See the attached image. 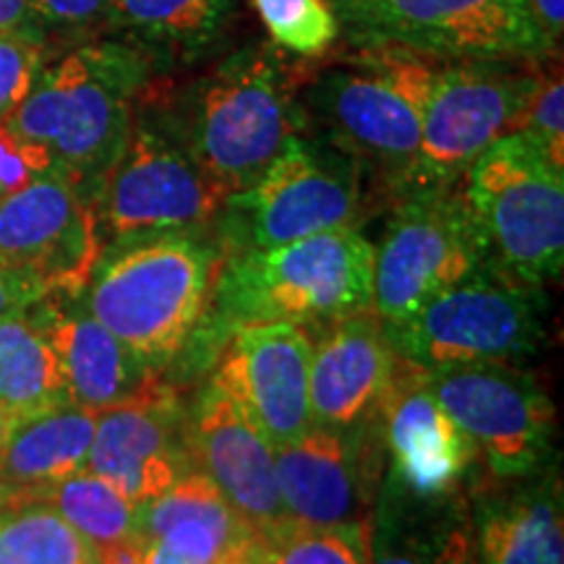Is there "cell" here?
<instances>
[{"instance_id": "obj_27", "label": "cell", "mask_w": 564, "mask_h": 564, "mask_svg": "<svg viewBox=\"0 0 564 564\" xmlns=\"http://www.w3.org/2000/svg\"><path fill=\"white\" fill-rule=\"evenodd\" d=\"M58 405H70L66 379L37 316L24 308L0 319V408L19 421Z\"/></svg>"}, {"instance_id": "obj_29", "label": "cell", "mask_w": 564, "mask_h": 564, "mask_svg": "<svg viewBox=\"0 0 564 564\" xmlns=\"http://www.w3.org/2000/svg\"><path fill=\"white\" fill-rule=\"evenodd\" d=\"M26 499H40L58 510L97 552L137 535V507L116 486L87 468L34 491Z\"/></svg>"}, {"instance_id": "obj_43", "label": "cell", "mask_w": 564, "mask_h": 564, "mask_svg": "<svg viewBox=\"0 0 564 564\" xmlns=\"http://www.w3.org/2000/svg\"><path fill=\"white\" fill-rule=\"evenodd\" d=\"M0 196H3V194H0Z\"/></svg>"}, {"instance_id": "obj_3", "label": "cell", "mask_w": 564, "mask_h": 564, "mask_svg": "<svg viewBox=\"0 0 564 564\" xmlns=\"http://www.w3.org/2000/svg\"><path fill=\"white\" fill-rule=\"evenodd\" d=\"M87 282V312L147 371L178 356L207 308L220 257L194 232L116 241Z\"/></svg>"}, {"instance_id": "obj_15", "label": "cell", "mask_w": 564, "mask_h": 564, "mask_svg": "<svg viewBox=\"0 0 564 564\" xmlns=\"http://www.w3.org/2000/svg\"><path fill=\"white\" fill-rule=\"evenodd\" d=\"M312 337L301 324H241L209 379L249 415L272 449L299 440L312 426Z\"/></svg>"}, {"instance_id": "obj_16", "label": "cell", "mask_w": 564, "mask_h": 564, "mask_svg": "<svg viewBox=\"0 0 564 564\" xmlns=\"http://www.w3.org/2000/svg\"><path fill=\"white\" fill-rule=\"evenodd\" d=\"M87 470L116 486L133 507L160 497L192 470L181 403L154 373L121 403L97 413Z\"/></svg>"}, {"instance_id": "obj_34", "label": "cell", "mask_w": 564, "mask_h": 564, "mask_svg": "<svg viewBox=\"0 0 564 564\" xmlns=\"http://www.w3.org/2000/svg\"><path fill=\"white\" fill-rule=\"evenodd\" d=\"M47 171H53V160L47 150L21 139L9 121L0 118V194L19 192Z\"/></svg>"}, {"instance_id": "obj_37", "label": "cell", "mask_w": 564, "mask_h": 564, "mask_svg": "<svg viewBox=\"0 0 564 564\" xmlns=\"http://www.w3.org/2000/svg\"><path fill=\"white\" fill-rule=\"evenodd\" d=\"M42 299L34 288L26 285V282H21L19 278H13L11 272L0 270V319L24 312V308H30L32 303Z\"/></svg>"}, {"instance_id": "obj_13", "label": "cell", "mask_w": 564, "mask_h": 564, "mask_svg": "<svg viewBox=\"0 0 564 564\" xmlns=\"http://www.w3.org/2000/svg\"><path fill=\"white\" fill-rule=\"evenodd\" d=\"M102 257L91 199L66 175L47 171L0 196V270L40 299L76 295Z\"/></svg>"}, {"instance_id": "obj_35", "label": "cell", "mask_w": 564, "mask_h": 564, "mask_svg": "<svg viewBox=\"0 0 564 564\" xmlns=\"http://www.w3.org/2000/svg\"><path fill=\"white\" fill-rule=\"evenodd\" d=\"M112 0H30L34 17L47 32L89 34L108 21Z\"/></svg>"}, {"instance_id": "obj_26", "label": "cell", "mask_w": 564, "mask_h": 564, "mask_svg": "<svg viewBox=\"0 0 564 564\" xmlns=\"http://www.w3.org/2000/svg\"><path fill=\"white\" fill-rule=\"evenodd\" d=\"M230 0H112L105 26L129 37L147 58L199 55L220 37Z\"/></svg>"}, {"instance_id": "obj_36", "label": "cell", "mask_w": 564, "mask_h": 564, "mask_svg": "<svg viewBox=\"0 0 564 564\" xmlns=\"http://www.w3.org/2000/svg\"><path fill=\"white\" fill-rule=\"evenodd\" d=\"M0 34H30L45 40L47 34L34 17L30 0H0Z\"/></svg>"}, {"instance_id": "obj_12", "label": "cell", "mask_w": 564, "mask_h": 564, "mask_svg": "<svg viewBox=\"0 0 564 564\" xmlns=\"http://www.w3.org/2000/svg\"><path fill=\"white\" fill-rule=\"evenodd\" d=\"M510 61H463L436 68L421 108V154L415 186L460 181L494 141L514 133L539 76Z\"/></svg>"}, {"instance_id": "obj_40", "label": "cell", "mask_w": 564, "mask_h": 564, "mask_svg": "<svg viewBox=\"0 0 564 564\" xmlns=\"http://www.w3.org/2000/svg\"><path fill=\"white\" fill-rule=\"evenodd\" d=\"M144 564H199V562H194V560H188V556L173 552V549L160 544V541H147Z\"/></svg>"}, {"instance_id": "obj_41", "label": "cell", "mask_w": 564, "mask_h": 564, "mask_svg": "<svg viewBox=\"0 0 564 564\" xmlns=\"http://www.w3.org/2000/svg\"><path fill=\"white\" fill-rule=\"evenodd\" d=\"M11 419H9V413L3 411V408H0V453H3V444H6V440H9V429H11Z\"/></svg>"}, {"instance_id": "obj_39", "label": "cell", "mask_w": 564, "mask_h": 564, "mask_svg": "<svg viewBox=\"0 0 564 564\" xmlns=\"http://www.w3.org/2000/svg\"><path fill=\"white\" fill-rule=\"evenodd\" d=\"M147 560V541L141 535L116 541L97 552V564H144Z\"/></svg>"}, {"instance_id": "obj_32", "label": "cell", "mask_w": 564, "mask_h": 564, "mask_svg": "<svg viewBox=\"0 0 564 564\" xmlns=\"http://www.w3.org/2000/svg\"><path fill=\"white\" fill-rule=\"evenodd\" d=\"M518 131L541 144L556 165L564 167V84L562 74H541L531 100H528ZM514 131V133H518Z\"/></svg>"}, {"instance_id": "obj_24", "label": "cell", "mask_w": 564, "mask_h": 564, "mask_svg": "<svg viewBox=\"0 0 564 564\" xmlns=\"http://www.w3.org/2000/svg\"><path fill=\"white\" fill-rule=\"evenodd\" d=\"M474 533L478 564H564L560 476L484 499Z\"/></svg>"}, {"instance_id": "obj_19", "label": "cell", "mask_w": 564, "mask_h": 564, "mask_svg": "<svg viewBox=\"0 0 564 564\" xmlns=\"http://www.w3.org/2000/svg\"><path fill=\"white\" fill-rule=\"evenodd\" d=\"M186 442L192 463L253 533L267 535L285 523L272 444L217 384L209 382L202 392L186 423Z\"/></svg>"}, {"instance_id": "obj_6", "label": "cell", "mask_w": 564, "mask_h": 564, "mask_svg": "<svg viewBox=\"0 0 564 564\" xmlns=\"http://www.w3.org/2000/svg\"><path fill=\"white\" fill-rule=\"evenodd\" d=\"M544 288L481 267L429 299L405 322L387 324L398 356L426 371L512 364L544 343Z\"/></svg>"}, {"instance_id": "obj_10", "label": "cell", "mask_w": 564, "mask_h": 564, "mask_svg": "<svg viewBox=\"0 0 564 564\" xmlns=\"http://www.w3.org/2000/svg\"><path fill=\"white\" fill-rule=\"evenodd\" d=\"M225 207L194 160L162 126L137 123L121 154L91 192L100 236L129 238L158 232H196Z\"/></svg>"}, {"instance_id": "obj_1", "label": "cell", "mask_w": 564, "mask_h": 564, "mask_svg": "<svg viewBox=\"0 0 564 564\" xmlns=\"http://www.w3.org/2000/svg\"><path fill=\"white\" fill-rule=\"evenodd\" d=\"M299 68L280 47L249 45L192 82L167 131L225 196L241 194L303 137Z\"/></svg>"}, {"instance_id": "obj_22", "label": "cell", "mask_w": 564, "mask_h": 564, "mask_svg": "<svg viewBox=\"0 0 564 564\" xmlns=\"http://www.w3.org/2000/svg\"><path fill=\"white\" fill-rule=\"evenodd\" d=\"M137 535L199 564L238 560L259 539L202 470H186L171 489L139 505Z\"/></svg>"}, {"instance_id": "obj_17", "label": "cell", "mask_w": 564, "mask_h": 564, "mask_svg": "<svg viewBox=\"0 0 564 564\" xmlns=\"http://www.w3.org/2000/svg\"><path fill=\"white\" fill-rule=\"evenodd\" d=\"M377 415L384 423V444L390 449L392 468L387 484L413 497L457 491L478 455L436 403L426 369L403 356L394 358Z\"/></svg>"}, {"instance_id": "obj_30", "label": "cell", "mask_w": 564, "mask_h": 564, "mask_svg": "<svg viewBox=\"0 0 564 564\" xmlns=\"http://www.w3.org/2000/svg\"><path fill=\"white\" fill-rule=\"evenodd\" d=\"M369 528H316L285 520L272 533L259 535L251 564H369Z\"/></svg>"}, {"instance_id": "obj_2", "label": "cell", "mask_w": 564, "mask_h": 564, "mask_svg": "<svg viewBox=\"0 0 564 564\" xmlns=\"http://www.w3.org/2000/svg\"><path fill=\"white\" fill-rule=\"evenodd\" d=\"M150 58L129 42H91L42 68L6 121L47 150L53 171L91 192L121 154L137 102L150 84Z\"/></svg>"}, {"instance_id": "obj_14", "label": "cell", "mask_w": 564, "mask_h": 564, "mask_svg": "<svg viewBox=\"0 0 564 564\" xmlns=\"http://www.w3.org/2000/svg\"><path fill=\"white\" fill-rule=\"evenodd\" d=\"M306 121L322 126L335 150L403 196L413 192L421 154V112L369 70L335 68L303 97Z\"/></svg>"}, {"instance_id": "obj_33", "label": "cell", "mask_w": 564, "mask_h": 564, "mask_svg": "<svg viewBox=\"0 0 564 564\" xmlns=\"http://www.w3.org/2000/svg\"><path fill=\"white\" fill-rule=\"evenodd\" d=\"M45 40L30 34H0V118L24 102L42 70Z\"/></svg>"}, {"instance_id": "obj_11", "label": "cell", "mask_w": 564, "mask_h": 564, "mask_svg": "<svg viewBox=\"0 0 564 564\" xmlns=\"http://www.w3.org/2000/svg\"><path fill=\"white\" fill-rule=\"evenodd\" d=\"M429 390L491 474L525 478L552 457L554 403L518 366L478 364L429 371Z\"/></svg>"}, {"instance_id": "obj_28", "label": "cell", "mask_w": 564, "mask_h": 564, "mask_svg": "<svg viewBox=\"0 0 564 564\" xmlns=\"http://www.w3.org/2000/svg\"><path fill=\"white\" fill-rule=\"evenodd\" d=\"M0 564H97V549L40 499L0 507Z\"/></svg>"}, {"instance_id": "obj_5", "label": "cell", "mask_w": 564, "mask_h": 564, "mask_svg": "<svg viewBox=\"0 0 564 564\" xmlns=\"http://www.w3.org/2000/svg\"><path fill=\"white\" fill-rule=\"evenodd\" d=\"M220 299L236 327L364 312L373 299V243L356 228H335L274 249L238 251Z\"/></svg>"}, {"instance_id": "obj_20", "label": "cell", "mask_w": 564, "mask_h": 564, "mask_svg": "<svg viewBox=\"0 0 564 564\" xmlns=\"http://www.w3.org/2000/svg\"><path fill=\"white\" fill-rule=\"evenodd\" d=\"M366 312L340 316L333 333L312 348L308 403L316 426L352 429L377 415L398 352L387 324Z\"/></svg>"}, {"instance_id": "obj_21", "label": "cell", "mask_w": 564, "mask_h": 564, "mask_svg": "<svg viewBox=\"0 0 564 564\" xmlns=\"http://www.w3.org/2000/svg\"><path fill=\"white\" fill-rule=\"evenodd\" d=\"M369 564H478L468 502L457 491L413 497L384 484L371 510Z\"/></svg>"}, {"instance_id": "obj_23", "label": "cell", "mask_w": 564, "mask_h": 564, "mask_svg": "<svg viewBox=\"0 0 564 564\" xmlns=\"http://www.w3.org/2000/svg\"><path fill=\"white\" fill-rule=\"evenodd\" d=\"M37 322L58 352L70 405L100 413L121 403L152 377L91 314H66L51 306Z\"/></svg>"}, {"instance_id": "obj_42", "label": "cell", "mask_w": 564, "mask_h": 564, "mask_svg": "<svg viewBox=\"0 0 564 564\" xmlns=\"http://www.w3.org/2000/svg\"><path fill=\"white\" fill-rule=\"evenodd\" d=\"M0 507H3V497H0Z\"/></svg>"}, {"instance_id": "obj_25", "label": "cell", "mask_w": 564, "mask_h": 564, "mask_svg": "<svg viewBox=\"0 0 564 564\" xmlns=\"http://www.w3.org/2000/svg\"><path fill=\"white\" fill-rule=\"evenodd\" d=\"M95 426L97 413L76 405H58L13 421L0 453L3 505L32 497L87 468Z\"/></svg>"}, {"instance_id": "obj_31", "label": "cell", "mask_w": 564, "mask_h": 564, "mask_svg": "<svg viewBox=\"0 0 564 564\" xmlns=\"http://www.w3.org/2000/svg\"><path fill=\"white\" fill-rule=\"evenodd\" d=\"M267 32L280 51L316 58L327 53L340 34L327 0H253Z\"/></svg>"}, {"instance_id": "obj_38", "label": "cell", "mask_w": 564, "mask_h": 564, "mask_svg": "<svg viewBox=\"0 0 564 564\" xmlns=\"http://www.w3.org/2000/svg\"><path fill=\"white\" fill-rule=\"evenodd\" d=\"M531 13L549 45H556L564 30V0H528Z\"/></svg>"}, {"instance_id": "obj_18", "label": "cell", "mask_w": 564, "mask_h": 564, "mask_svg": "<svg viewBox=\"0 0 564 564\" xmlns=\"http://www.w3.org/2000/svg\"><path fill=\"white\" fill-rule=\"evenodd\" d=\"M361 426H312L274 449V476L291 523L340 528L371 520L373 468Z\"/></svg>"}, {"instance_id": "obj_9", "label": "cell", "mask_w": 564, "mask_h": 564, "mask_svg": "<svg viewBox=\"0 0 564 564\" xmlns=\"http://www.w3.org/2000/svg\"><path fill=\"white\" fill-rule=\"evenodd\" d=\"M361 173L333 144L293 139L249 188L225 202L230 238L249 251L352 228L361 212Z\"/></svg>"}, {"instance_id": "obj_7", "label": "cell", "mask_w": 564, "mask_h": 564, "mask_svg": "<svg viewBox=\"0 0 564 564\" xmlns=\"http://www.w3.org/2000/svg\"><path fill=\"white\" fill-rule=\"evenodd\" d=\"M329 9L361 47L455 61H539L552 53L528 0H333Z\"/></svg>"}, {"instance_id": "obj_8", "label": "cell", "mask_w": 564, "mask_h": 564, "mask_svg": "<svg viewBox=\"0 0 564 564\" xmlns=\"http://www.w3.org/2000/svg\"><path fill=\"white\" fill-rule=\"evenodd\" d=\"M481 267V241L457 181L405 192L373 249V314L394 327Z\"/></svg>"}, {"instance_id": "obj_4", "label": "cell", "mask_w": 564, "mask_h": 564, "mask_svg": "<svg viewBox=\"0 0 564 564\" xmlns=\"http://www.w3.org/2000/svg\"><path fill=\"white\" fill-rule=\"evenodd\" d=\"M484 267L533 288L562 278L564 167L528 133H507L463 175Z\"/></svg>"}]
</instances>
